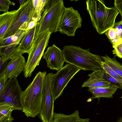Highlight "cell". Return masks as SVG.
Instances as JSON below:
<instances>
[{
	"instance_id": "1",
	"label": "cell",
	"mask_w": 122,
	"mask_h": 122,
	"mask_svg": "<svg viewBox=\"0 0 122 122\" xmlns=\"http://www.w3.org/2000/svg\"><path fill=\"white\" fill-rule=\"evenodd\" d=\"M46 72L39 71L22 92L21 97L22 111L27 117L39 115L43 104V89Z\"/></svg>"
},
{
	"instance_id": "2",
	"label": "cell",
	"mask_w": 122,
	"mask_h": 122,
	"mask_svg": "<svg viewBox=\"0 0 122 122\" xmlns=\"http://www.w3.org/2000/svg\"><path fill=\"white\" fill-rule=\"evenodd\" d=\"M86 4L92 25L99 34H102L113 27L119 13L114 6L107 7L104 1L102 0H88Z\"/></svg>"
},
{
	"instance_id": "3",
	"label": "cell",
	"mask_w": 122,
	"mask_h": 122,
	"mask_svg": "<svg viewBox=\"0 0 122 122\" xmlns=\"http://www.w3.org/2000/svg\"><path fill=\"white\" fill-rule=\"evenodd\" d=\"M65 62L83 70L95 71L103 69L100 63L101 56L93 54L89 49H84L79 46L65 45L62 50Z\"/></svg>"
},
{
	"instance_id": "4",
	"label": "cell",
	"mask_w": 122,
	"mask_h": 122,
	"mask_svg": "<svg viewBox=\"0 0 122 122\" xmlns=\"http://www.w3.org/2000/svg\"><path fill=\"white\" fill-rule=\"evenodd\" d=\"M66 8L62 0H48L41 17L37 23L34 39L47 30L52 33L57 32Z\"/></svg>"
},
{
	"instance_id": "5",
	"label": "cell",
	"mask_w": 122,
	"mask_h": 122,
	"mask_svg": "<svg viewBox=\"0 0 122 122\" xmlns=\"http://www.w3.org/2000/svg\"><path fill=\"white\" fill-rule=\"evenodd\" d=\"M52 33L47 30L34 39L31 49L28 54L27 60L23 70L25 77H31L35 68L39 65Z\"/></svg>"
},
{
	"instance_id": "6",
	"label": "cell",
	"mask_w": 122,
	"mask_h": 122,
	"mask_svg": "<svg viewBox=\"0 0 122 122\" xmlns=\"http://www.w3.org/2000/svg\"><path fill=\"white\" fill-rule=\"evenodd\" d=\"M18 9L15 18L6 32L3 39L15 34L21 30L26 29L32 20L35 19L38 20L32 0H27Z\"/></svg>"
},
{
	"instance_id": "7",
	"label": "cell",
	"mask_w": 122,
	"mask_h": 122,
	"mask_svg": "<svg viewBox=\"0 0 122 122\" xmlns=\"http://www.w3.org/2000/svg\"><path fill=\"white\" fill-rule=\"evenodd\" d=\"M81 70L80 68L68 63L54 74L51 86L55 101L62 94L64 88L70 80Z\"/></svg>"
},
{
	"instance_id": "8",
	"label": "cell",
	"mask_w": 122,
	"mask_h": 122,
	"mask_svg": "<svg viewBox=\"0 0 122 122\" xmlns=\"http://www.w3.org/2000/svg\"><path fill=\"white\" fill-rule=\"evenodd\" d=\"M22 92L17 78L9 79L0 92V105H10L15 110L22 111L21 100Z\"/></svg>"
},
{
	"instance_id": "9",
	"label": "cell",
	"mask_w": 122,
	"mask_h": 122,
	"mask_svg": "<svg viewBox=\"0 0 122 122\" xmlns=\"http://www.w3.org/2000/svg\"><path fill=\"white\" fill-rule=\"evenodd\" d=\"M54 74H47L45 77L43 89V104L39 118L42 122H51L54 112V99L51 83Z\"/></svg>"
},
{
	"instance_id": "10",
	"label": "cell",
	"mask_w": 122,
	"mask_h": 122,
	"mask_svg": "<svg viewBox=\"0 0 122 122\" xmlns=\"http://www.w3.org/2000/svg\"><path fill=\"white\" fill-rule=\"evenodd\" d=\"M82 21L77 10L72 7L66 8L59 22L57 31L69 36H74L77 29L81 28Z\"/></svg>"
},
{
	"instance_id": "11",
	"label": "cell",
	"mask_w": 122,
	"mask_h": 122,
	"mask_svg": "<svg viewBox=\"0 0 122 122\" xmlns=\"http://www.w3.org/2000/svg\"><path fill=\"white\" fill-rule=\"evenodd\" d=\"M43 58L46 62L47 67L57 71L62 68L65 62L62 50L54 44L47 48Z\"/></svg>"
},
{
	"instance_id": "12",
	"label": "cell",
	"mask_w": 122,
	"mask_h": 122,
	"mask_svg": "<svg viewBox=\"0 0 122 122\" xmlns=\"http://www.w3.org/2000/svg\"><path fill=\"white\" fill-rule=\"evenodd\" d=\"M10 60L5 73L8 78L12 79L17 77L24 70L26 62L24 57L21 54L16 55Z\"/></svg>"
},
{
	"instance_id": "13",
	"label": "cell",
	"mask_w": 122,
	"mask_h": 122,
	"mask_svg": "<svg viewBox=\"0 0 122 122\" xmlns=\"http://www.w3.org/2000/svg\"><path fill=\"white\" fill-rule=\"evenodd\" d=\"M36 26V24L34 27L28 30L24 36L16 49L18 54L30 53L33 45Z\"/></svg>"
},
{
	"instance_id": "14",
	"label": "cell",
	"mask_w": 122,
	"mask_h": 122,
	"mask_svg": "<svg viewBox=\"0 0 122 122\" xmlns=\"http://www.w3.org/2000/svg\"><path fill=\"white\" fill-rule=\"evenodd\" d=\"M18 9L4 12L0 15V41L2 39L18 12Z\"/></svg>"
},
{
	"instance_id": "15",
	"label": "cell",
	"mask_w": 122,
	"mask_h": 122,
	"mask_svg": "<svg viewBox=\"0 0 122 122\" xmlns=\"http://www.w3.org/2000/svg\"><path fill=\"white\" fill-rule=\"evenodd\" d=\"M90 121L89 118H81L79 115V111L76 110L69 115L54 112L51 122H89Z\"/></svg>"
},
{
	"instance_id": "16",
	"label": "cell",
	"mask_w": 122,
	"mask_h": 122,
	"mask_svg": "<svg viewBox=\"0 0 122 122\" xmlns=\"http://www.w3.org/2000/svg\"><path fill=\"white\" fill-rule=\"evenodd\" d=\"M119 88L117 86L113 84L108 88H89L88 91L93 95L91 98L92 100L100 97L112 98Z\"/></svg>"
},
{
	"instance_id": "17",
	"label": "cell",
	"mask_w": 122,
	"mask_h": 122,
	"mask_svg": "<svg viewBox=\"0 0 122 122\" xmlns=\"http://www.w3.org/2000/svg\"><path fill=\"white\" fill-rule=\"evenodd\" d=\"M28 30H21L15 34L0 41V48L12 44L19 45L21 40Z\"/></svg>"
},
{
	"instance_id": "18",
	"label": "cell",
	"mask_w": 122,
	"mask_h": 122,
	"mask_svg": "<svg viewBox=\"0 0 122 122\" xmlns=\"http://www.w3.org/2000/svg\"><path fill=\"white\" fill-rule=\"evenodd\" d=\"M15 110L12 106L8 105H0V122H12L14 119L12 111Z\"/></svg>"
},
{
	"instance_id": "19",
	"label": "cell",
	"mask_w": 122,
	"mask_h": 122,
	"mask_svg": "<svg viewBox=\"0 0 122 122\" xmlns=\"http://www.w3.org/2000/svg\"><path fill=\"white\" fill-rule=\"evenodd\" d=\"M116 55L111 57L106 55L101 57L107 64L117 73L122 77V65L117 61Z\"/></svg>"
},
{
	"instance_id": "20",
	"label": "cell",
	"mask_w": 122,
	"mask_h": 122,
	"mask_svg": "<svg viewBox=\"0 0 122 122\" xmlns=\"http://www.w3.org/2000/svg\"><path fill=\"white\" fill-rule=\"evenodd\" d=\"M18 45L14 44L5 47L0 48V56L3 62H4L16 55L18 54L16 51V49Z\"/></svg>"
},
{
	"instance_id": "21",
	"label": "cell",
	"mask_w": 122,
	"mask_h": 122,
	"mask_svg": "<svg viewBox=\"0 0 122 122\" xmlns=\"http://www.w3.org/2000/svg\"><path fill=\"white\" fill-rule=\"evenodd\" d=\"M113 84L107 81H89L86 80L83 82L81 87H88L89 88H108Z\"/></svg>"
},
{
	"instance_id": "22",
	"label": "cell",
	"mask_w": 122,
	"mask_h": 122,
	"mask_svg": "<svg viewBox=\"0 0 122 122\" xmlns=\"http://www.w3.org/2000/svg\"><path fill=\"white\" fill-rule=\"evenodd\" d=\"M100 64L103 71L115 79L122 87V77L117 73L103 61L101 62Z\"/></svg>"
},
{
	"instance_id": "23",
	"label": "cell",
	"mask_w": 122,
	"mask_h": 122,
	"mask_svg": "<svg viewBox=\"0 0 122 122\" xmlns=\"http://www.w3.org/2000/svg\"><path fill=\"white\" fill-rule=\"evenodd\" d=\"M104 72L103 69L93 71L88 75L89 78L87 80L89 81H107L104 77Z\"/></svg>"
},
{
	"instance_id": "24",
	"label": "cell",
	"mask_w": 122,
	"mask_h": 122,
	"mask_svg": "<svg viewBox=\"0 0 122 122\" xmlns=\"http://www.w3.org/2000/svg\"><path fill=\"white\" fill-rule=\"evenodd\" d=\"M47 0H40V2L38 5L34 8L38 21L41 17L42 14L44 10Z\"/></svg>"
},
{
	"instance_id": "25",
	"label": "cell",
	"mask_w": 122,
	"mask_h": 122,
	"mask_svg": "<svg viewBox=\"0 0 122 122\" xmlns=\"http://www.w3.org/2000/svg\"><path fill=\"white\" fill-rule=\"evenodd\" d=\"M15 5L14 2L10 0H0V11L5 12H7L8 11L10 6Z\"/></svg>"
},
{
	"instance_id": "26",
	"label": "cell",
	"mask_w": 122,
	"mask_h": 122,
	"mask_svg": "<svg viewBox=\"0 0 122 122\" xmlns=\"http://www.w3.org/2000/svg\"><path fill=\"white\" fill-rule=\"evenodd\" d=\"M113 28L115 30L117 37L122 40V19L115 23Z\"/></svg>"
},
{
	"instance_id": "27",
	"label": "cell",
	"mask_w": 122,
	"mask_h": 122,
	"mask_svg": "<svg viewBox=\"0 0 122 122\" xmlns=\"http://www.w3.org/2000/svg\"><path fill=\"white\" fill-rule=\"evenodd\" d=\"M105 33L109 41L113 40L117 37L115 30L111 28L107 30Z\"/></svg>"
},
{
	"instance_id": "28",
	"label": "cell",
	"mask_w": 122,
	"mask_h": 122,
	"mask_svg": "<svg viewBox=\"0 0 122 122\" xmlns=\"http://www.w3.org/2000/svg\"><path fill=\"white\" fill-rule=\"evenodd\" d=\"M114 49L112 51L113 54L122 59V43L118 45L112 46Z\"/></svg>"
},
{
	"instance_id": "29",
	"label": "cell",
	"mask_w": 122,
	"mask_h": 122,
	"mask_svg": "<svg viewBox=\"0 0 122 122\" xmlns=\"http://www.w3.org/2000/svg\"><path fill=\"white\" fill-rule=\"evenodd\" d=\"M104 77L107 81L118 86L120 88L122 89V87L118 82L114 78L112 77L105 71L104 74Z\"/></svg>"
},
{
	"instance_id": "30",
	"label": "cell",
	"mask_w": 122,
	"mask_h": 122,
	"mask_svg": "<svg viewBox=\"0 0 122 122\" xmlns=\"http://www.w3.org/2000/svg\"><path fill=\"white\" fill-rule=\"evenodd\" d=\"M8 78L5 74L0 76V92L3 89L8 81Z\"/></svg>"
},
{
	"instance_id": "31",
	"label": "cell",
	"mask_w": 122,
	"mask_h": 122,
	"mask_svg": "<svg viewBox=\"0 0 122 122\" xmlns=\"http://www.w3.org/2000/svg\"><path fill=\"white\" fill-rule=\"evenodd\" d=\"M114 5L122 18V0H114Z\"/></svg>"
},
{
	"instance_id": "32",
	"label": "cell",
	"mask_w": 122,
	"mask_h": 122,
	"mask_svg": "<svg viewBox=\"0 0 122 122\" xmlns=\"http://www.w3.org/2000/svg\"><path fill=\"white\" fill-rule=\"evenodd\" d=\"M0 76H1L5 74V71L8 63V61H7L4 62H3L2 58L0 56Z\"/></svg>"
},
{
	"instance_id": "33",
	"label": "cell",
	"mask_w": 122,
	"mask_h": 122,
	"mask_svg": "<svg viewBox=\"0 0 122 122\" xmlns=\"http://www.w3.org/2000/svg\"><path fill=\"white\" fill-rule=\"evenodd\" d=\"M27 0H20L19 1L20 3V7L22 5L26 2Z\"/></svg>"
},
{
	"instance_id": "34",
	"label": "cell",
	"mask_w": 122,
	"mask_h": 122,
	"mask_svg": "<svg viewBox=\"0 0 122 122\" xmlns=\"http://www.w3.org/2000/svg\"><path fill=\"white\" fill-rule=\"evenodd\" d=\"M115 122H122V116L118 118Z\"/></svg>"
},
{
	"instance_id": "35",
	"label": "cell",
	"mask_w": 122,
	"mask_h": 122,
	"mask_svg": "<svg viewBox=\"0 0 122 122\" xmlns=\"http://www.w3.org/2000/svg\"><path fill=\"white\" fill-rule=\"evenodd\" d=\"M121 98H122V96L121 97Z\"/></svg>"
}]
</instances>
